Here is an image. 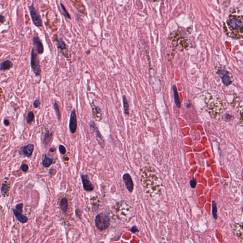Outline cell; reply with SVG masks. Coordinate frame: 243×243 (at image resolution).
I'll use <instances>...</instances> for the list:
<instances>
[{
	"label": "cell",
	"mask_w": 243,
	"mask_h": 243,
	"mask_svg": "<svg viewBox=\"0 0 243 243\" xmlns=\"http://www.w3.org/2000/svg\"><path fill=\"white\" fill-rule=\"evenodd\" d=\"M243 14L240 10L234 9L224 23V30L227 35L235 39L243 37Z\"/></svg>",
	"instance_id": "1"
},
{
	"label": "cell",
	"mask_w": 243,
	"mask_h": 243,
	"mask_svg": "<svg viewBox=\"0 0 243 243\" xmlns=\"http://www.w3.org/2000/svg\"><path fill=\"white\" fill-rule=\"evenodd\" d=\"M141 182L146 192L150 195L153 196L160 191V180L151 168H146L142 171Z\"/></svg>",
	"instance_id": "2"
},
{
	"label": "cell",
	"mask_w": 243,
	"mask_h": 243,
	"mask_svg": "<svg viewBox=\"0 0 243 243\" xmlns=\"http://www.w3.org/2000/svg\"><path fill=\"white\" fill-rule=\"evenodd\" d=\"M110 219L108 213L102 212L96 216L95 225L98 230L104 231L109 227Z\"/></svg>",
	"instance_id": "3"
},
{
	"label": "cell",
	"mask_w": 243,
	"mask_h": 243,
	"mask_svg": "<svg viewBox=\"0 0 243 243\" xmlns=\"http://www.w3.org/2000/svg\"><path fill=\"white\" fill-rule=\"evenodd\" d=\"M30 64L32 69L36 75H40L41 73V68L40 66L38 55L34 48L32 49Z\"/></svg>",
	"instance_id": "4"
},
{
	"label": "cell",
	"mask_w": 243,
	"mask_h": 243,
	"mask_svg": "<svg viewBox=\"0 0 243 243\" xmlns=\"http://www.w3.org/2000/svg\"><path fill=\"white\" fill-rule=\"evenodd\" d=\"M89 125L92 133L94 134V136L98 141L99 144L101 147H103L105 144V141L95 123L93 121H90L89 123Z\"/></svg>",
	"instance_id": "5"
},
{
	"label": "cell",
	"mask_w": 243,
	"mask_h": 243,
	"mask_svg": "<svg viewBox=\"0 0 243 243\" xmlns=\"http://www.w3.org/2000/svg\"><path fill=\"white\" fill-rule=\"evenodd\" d=\"M29 9L30 11V16L34 25L37 27H41L43 26V22L41 17L33 5L29 6Z\"/></svg>",
	"instance_id": "6"
},
{
	"label": "cell",
	"mask_w": 243,
	"mask_h": 243,
	"mask_svg": "<svg viewBox=\"0 0 243 243\" xmlns=\"http://www.w3.org/2000/svg\"><path fill=\"white\" fill-rule=\"evenodd\" d=\"M217 73L221 78L223 83L225 86H228L231 85L232 82V77L228 71L225 70H220L217 71Z\"/></svg>",
	"instance_id": "7"
},
{
	"label": "cell",
	"mask_w": 243,
	"mask_h": 243,
	"mask_svg": "<svg viewBox=\"0 0 243 243\" xmlns=\"http://www.w3.org/2000/svg\"><path fill=\"white\" fill-rule=\"evenodd\" d=\"M77 115L75 109H74L71 112L69 124L70 131L71 133H75L77 130Z\"/></svg>",
	"instance_id": "8"
},
{
	"label": "cell",
	"mask_w": 243,
	"mask_h": 243,
	"mask_svg": "<svg viewBox=\"0 0 243 243\" xmlns=\"http://www.w3.org/2000/svg\"><path fill=\"white\" fill-rule=\"evenodd\" d=\"M82 183L84 189L86 191H91L94 190V186L89 180L88 175L81 174Z\"/></svg>",
	"instance_id": "9"
},
{
	"label": "cell",
	"mask_w": 243,
	"mask_h": 243,
	"mask_svg": "<svg viewBox=\"0 0 243 243\" xmlns=\"http://www.w3.org/2000/svg\"><path fill=\"white\" fill-rule=\"evenodd\" d=\"M34 150V145L32 144H29L21 148L19 150V153L21 155L26 156L27 157H30L33 153Z\"/></svg>",
	"instance_id": "10"
},
{
	"label": "cell",
	"mask_w": 243,
	"mask_h": 243,
	"mask_svg": "<svg viewBox=\"0 0 243 243\" xmlns=\"http://www.w3.org/2000/svg\"><path fill=\"white\" fill-rule=\"evenodd\" d=\"M123 178L127 190L130 192H132L134 189V183L130 174L128 173L124 174Z\"/></svg>",
	"instance_id": "11"
},
{
	"label": "cell",
	"mask_w": 243,
	"mask_h": 243,
	"mask_svg": "<svg viewBox=\"0 0 243 243\" xmlns=\"http://www.w3.org/2000/svg\"><path fill=\"white\" fill-rule=\"evenodd\" d=\"M33 44L35 47L37 51L38 54H41L44 51V47L43 44L38 37L34 36L33 38Z\"/></svg>",
	"instance_id": "12"
},
{
	"label": "cell",
	"mask_w": 243,
	"mask_h": 243,
	"mask_svg": "<svg viewBox=\"0 0 243 243\" xmlns=\"http://www.w3.org/2000/svg\"><path fill=\"white\" fill-rule=\"evenodd\" d=\"M59 206L62 211L66 213L68 209L69 204L68 200L66 197H62L59 201Z\"/></svg>",
	"instance_id": "13"
},
{
	"label": "cell",
	"mask_w": 243,
	"mask_h": 243,
	"mask_svg": "<svg viewBox=\"0 0 243 243\" xmlns=\"http://www.w3.org/2000/svg\"><path fill=\"white\" fill-rule=\"evenodd\" d=\"M13 212L17 219L20 222L23 224L27 222L28 221V218L26 216L22 214L21 212H18L15 209H13Z\"/></svg>",
	"instance_id": "14"
},
{
	"label": "cell",
	"mask_w": 243,
	"mask_h": 243,
	"mask_svg": "<svg viewBox=\"0 0 243 243\" xmlns=\"http://www.w3.org/2000/svg\"><path fill=\"white\" fill-rule=\"evenodd\" d=\"M234 230H235V234L236 235V236L242 240L243 236L242 223H236L235 224Z\"/></svg>",
	"instance_id": "15"
},
{
	"label": "cell",
	"mask_w": 243,
	"mask_h": 243,
	"mask_svg": "<svg viewBox=\"0 0 243 243\" xmlns=\"http://www.w3.org/2000/svg\"><path fill=\"white\" fill-rule=\"evenodd\" d=\"M93 115H94L95 118L96 120H101L102 119V113H101V110L99 107H97L95 105H93Z\"/></svg>",
	"instance_id": "16"
},
{
	"label": "cell",
	"mask_w": 243,
	"mask_h": 243,
	"mask_svg": "<svg viewBox=\"0 0 243 243\" xmlns=\"http://www.w3.org/2000/svg\"><path fill=\"white\" fill-rule=\"evenodd\" d=\"M173 91L174 98V101L176 105L178 108H180L181 105H180V100L179 98V94L177 91V89L175 85L173 86Z\"/></svg>",
	"instance_id": "17"
},
{
	"label": "cell",
	"mask_w": 243,
	"mask_h": 243,
	"mask_svg": "<svg viewBox=\"0 0 243 243\" xmlns=\"http://www.w3.org/2000/svg\"><path fill=\"white\" fill-rule=\"evenodd\" d=\"M13 66V63L10 60H6L5 61L3 62L0 65V70H9L10 68H12Z\"/></svg>",
	"instance_id": "18"
},
{
	"label": "cell",
	"mask_w": 243,
	"mask_h": 243,
	"mask_svg": "<svg viewBox=\"0 0 243 243\" xmlns=\"http://www.w3.org/2000/svg\"><path fill=\"white\" fill-rule=\"evenodd\" d=\"M123 102L124 113L126 115H129V105L126 96H123Z\"/></svg>",
	"instance_id": "19"
},
{
	"label": "cell",
	"mask_w": 243,
	"mask_h": 243,
	"mask_svg": "<svg viewBox=\"0 0 243 243\" xmlns=\"http://www.w3.org/2000/svg\"><path fill=\"white\" fill-rule=\"evenodd\" d=\"M53 160L52 159L50 158L49 157L45 156L44 160H43V165L45 167H48L52 164Z\"/></svg>",
	"instance_id": "20"
},
{
	"label": "cell",
	"mask_w": 243,
	"mask_h": 243,
	"mask_svg": "<svg viewBox=\"0 0 243 243\" xmlns=\"http://www.w3.org/2000/svg\"><path fill=\"white\" fill-rule=\"evenodd\" d=\"M212 215L215 219H217V207L216 205L215 201H212Z\"/></svg>",
	"instance_id": "21"
},
{
	"label": "cell",
	"mask_w": 243,
	"mask_h": 243,
	"mask_svg": "<svg viewBox=\"0 0 243 243\" xmlns=\"http://www.w3.org/2000/svg\"><path fill=\"white\" fill-rule=\"evenodd\" d=\"M55 111V113H56V115L57 116V119L59 120H60L61 118V113H60V110L59 108V105H57V103L55 102L54 103L53 105Z\"/></svg>",
	"instance_id": "22"
},
{
	"label": "cell",
	"mask_w": 243,
	"mask_h": 243,
	"mask_svg": "<svg viewBox=\"0 0 243 243\" xmlns=\"http://www.w3.org/2000/svg\"><path fill=\"white\" fill-rule=\"evenodd\" d=\"M52 136V133L51 132L47 131L45 133L44 136V144H47L49 142Z\"/></svg>",
	"instance_id": "23"
},
{
	"label": "cell",
	"mask_w": 243,
	"mask_h": 243,
	"mask_svg": "<svg viewBox=\"0 0 243 243\" xmlns=\"http://www.w3.org/2000/svg\"><path fill=\"white\" fill-rule=\"evenodd\" d=\"M34 118V115L32 112H30L26 117V121L28 124L32 123Z\"/></svg>",
	"instance_id": "24"
},
{
	"label": "cell",
	"mask_w": 243,
	"mask_h": 243,
	"mask_svg": "<svg viewBox=\"0 0 243 243\" xmlns=\"http://www.w3.org/2000/svg\"><path fill=\"white\" fill-rule=\"evenodd\" d=\"M57 45L58 48L59 49H61V50H64V49H66V44H65L63 42V41L61 38L58 40L57 42Z\"/></svg>",
	"instance_id": "25"
},
{
	"label": "cell",
	"mask_w": 243,
	"mask_h": 243,
	"mask_svg": "<svg viewBox=\"0 0 243 243\" xmlns=\"http://www.w3.org/2000/svg\"><path fill=\"white\" fill-rule=\"evenodd\" d=\"M9 190V187L5 184H3L2 185L1 188V191L2 194H5L8 192Z\"/></svg>",
	"instance_id": "26"
},
{
	"label": "cell",
	"mask_w": 243,
	"mask_h": 243,
	"mask_svg": "<svg viewBox=\"0 0 243 243\" xmlns=\"http://www.w3.org/2000/svg\"><path fill=\"white\" fill-rule=\"evenodd\" d=\"M61 7L62 9L63 10V14H64L65 16L67 17V18H69V19H71V17L70 16V14H68L66 9L65 8L64 6L63 5L62 3H61Z\"/></svg>",
	"instance_id": "27"
},
{
	"label": "cell",
	"mask_w": 243,
	"mask_h": 243,
	"mask_svg": "<svg viewBox=\"0 0 243 243\" xmlns=\"http://www.w3.org/2000/svg\"><path fill=\"white\" fill-rule=\"evenodd\" d=\"M59 152H60V153L62 155H64L66 153V149L65 147L64 146H63V145H60L59 146Z\"/></svg>",
	"instance_id": "28"
},
{
	"label": "cell",
	"mask_w": 243,
	"mask_h": 243,
	"mask_svg": "<svg viewBox=\"0 0 243 243\" xmlns=\"http://www.w3.org/2000/svg\"><path fill=\"white\" fill-rule=\"evenodd\" d=\"M23 205L22 203L18 204L16 206V210L20 212H22V208H23Z\"/></svg>",
	"instance_id": "29"
},
{
	"label": "cell",
	"mask_w": 243,
	"mask_h": 243,
	"mask_svg": "<svg viewBox=\"0 0 243 243\" xmlns=\"http://www.w3.org/2000/svg\"><path fill=\"white\" fill-rule=\"evenodd\" d=\"M197 183V181L195 179H192L190 181V185L191 188H195L196 187Z\"/></svg>",
	"instance_id": "30"
},
{
	"label": "cell",
	"mask_w": 243,
	"mask_h": 243,
	"mask_svg": "<svg viewBox=\"0 0 243 243\" xmlns=\"http://www.w3.org/2000/svg\"><path fill=\"white\" fill-rule=\"evenodd\" d=\"M21 169L23 172H27L29 170V166L27 164H23L21 166Z\"/></svg>",
	"instance_id": "31"
},
{
	"label": "cell",
	"mask_w": 243,
	"mask_h": 243,
	"mask_svg": "<svg viewBox=\"0 0 243 243\" xmlns=\"http://www.w3.org/2000/svg\"><path fill=\"white\" fill-rule=\"evenodd\" d=\"M40 101L38 100H36L35 101H34V103H33V105L35 108H37L38 107H40Z\"/></svg>",
	"instance_id": "32"
},
{
	"label": "cell",
	"mask_w": 243,
	"mask_h": 243,
	"mask_svg": "<svg viewBox=\"0 0 243 243\" xmlns=\"http://www.w3.org/2000/svg\"><path fill=\"white\" fill-rule=\"evenodd\" d=\"M131 231L132 233H137V232H139V230H138V228H137V227L136 226H134V227H132V228H131Z\"/></svg>",
	"instance_id": "33"
},
{
	"label": "cell",
	"mask_w": 243,
	"mask_h": 243,
	"mask_svg": "<svg viewBox=\"0 0 243 243\" xmlns=\"http://www.w3.org/2000/svg\"><path fill=\"white\" fill-rule=\"evenodd\" d=\"M4 22H5V18H4V17L2 15H0V22L3 23Z\"/></svg>",
	"instance_id": "34"
},
{
	"label": "cell",
	"mask_w": 243,
	"mask_h": 243,
	"mask_svg": "<svg viewBox=\"0 0 243 243\" xmlns=\"http://www.w3.org/2000/svg\"><path fill=\"white\" fill-rule=\"evenodd\" d=\"M4 124H5V126H8L10 124V122L8 120L6 119L4 121Z\"/></svg>",
	"instance_id": "35"
},
{
	"label": "cell",
	"mask_w": 243,
	"mask_h": 243,
	"mask_svg": "<svg viewBox=\"0 0 243 243\" xmlns=\"http://www.w3.org/2000/svg\"><path fill=\"white\" fill-rule=\"evenodd\" d=\"M148 1H151V2H152V3H156V2L160 1L161 0H148Z\"/></svg>",
	"instance_id": "36"
},
{
	"label": "cell",
	"mask_w": 243,
	"mask_h": 243,
	"mask_svg": "<svg viewBox=\"0 0 243 243\" xmlns=\"http://www.w3.org/2000/svg\"><path fill=\"white\" fill-rule=\"evenodd\" d=\"M54 150H54V149H53V148H51V149H50V151H51V152H53L54 151Z\"/></svg>",
	"instance_id": "37"
}]
</instances>
